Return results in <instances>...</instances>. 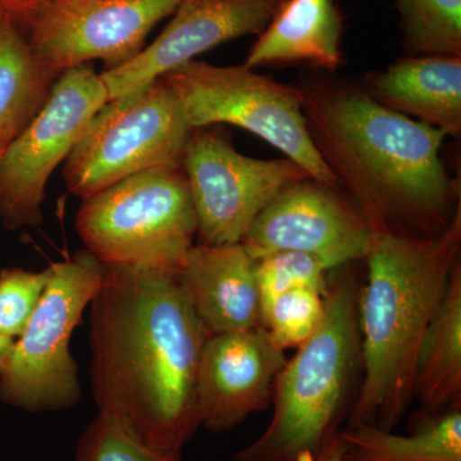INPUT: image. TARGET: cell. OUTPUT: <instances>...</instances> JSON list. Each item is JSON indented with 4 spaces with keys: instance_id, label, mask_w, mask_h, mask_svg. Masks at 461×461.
<instances>
[{
    "instance_id": "obj_1",
    "label": "cell",
    "mask_w": 461,
    "mask_h": 461,
    "mask_svg": "<svg viewBox=\"0 0 461 461\" xmlns=\"http://www.w3.org/2000/svg\"><path fill=\"white\" fill-rule=\"evenodd\" d=\"M90 308L98 417L149 450L182 453L200 427L196 375L211 335L178 273L104 266Z\"/></svg>"
},
{
    "instance_id": "obj_2",
    "label": "cell",
    "mask_w": 461,
    "mask_h": 461,
    "mask_svg": "<svg viewBox=\"0 0 461 461\" xmlns=\"http://www.w3.org/2000/svg\"><path fill=\"white\" fill-rule=\"evenodd\" d=\"M300 89L315 149L372 229L430 238L450 226L461 205L441 159L444 132L357 87L312 81Z\"/></svg>"
},
{
    "instance_id": "obj_3",
    "label": "cell",
    "mask_w": 461,
    "mask_h": 461,
    "mask_svg": "<svg viewBox=\"0 0 461 461\" xmlns=\"http://www.w3.org/2000/svg\"><path fill=\"white\" fill-rule=\"evenodd\" d=\"M461 208L437 236L372 229L368 277L359 293L363 378L348 426L393 430L414 400L421 339L460 263Z\"/></svg>"
},
{
    "instance_id": "obj_4",
    "label": "cell",
    "mask_w": 461,
    "mask_h": 461,
    "mask_svg": "<svg viewBox=\"0 0 461 461\" xmlns=\"http://www.w3.org/2000/svg\"><path fill=\"white\" fill-rule=\"evenodd\" d=\"M359 290L341 276L326 294L323 321L286 360L273 388V417L236 461H315L350 414L351 388L362 368Z\"/></svg>"
},
{
    "instance_id": "obj_5",
    "label": "cell",
    "mask_w": 461,
    "mask_h": 461,
    "mask_svg": "<svg viewBox=\"0 0 461 461\" xmlns=\"http://www.w3.org/2000/svg\"><path fill=\"white\" fill-rule=\"evenodd\" d=\"M76 230L104 266L180 273L198 235L184 169H149L84 199Z\"/></svg>"
},
{
    "instance_id": "obj_6",
    "label": "cell",
    "mask_w": 461,
    "mask_h": 461,
    "mask_svg": "<svg viewBox=\"0 0 461 461\" xmlns=\"http://www.w3.org/2000/svg\"><path fill=\"white\" fill-rule=\"evenodd\" d=\"M48 271L41 300L0 369V400L29 412L66 411L80 400L69 342L98 293L104 264L84 249Z\"/></svg>"
},
{
    "instance_id": "obj_7",
    "label": "cell",
    "mask_w": 461,
    "mask_h": 461,
    "mask_svg": "<svg viewBox=\"0 0 461 461\" xmlns=\"http://www.w3.org/2000/svg\"><path fill=\"white\" fill-rule=\"evenodd\" d=\"M193 130L166 78L109 100L67 158V189L84 200L130 176L181 166Z\"/></svg>"
},
{
    "instance_id": "obj_8",
    "label": "cell",
    "mask_w": 461,
    "mask_h": 461,
    "mask_svg": "<svg viewBox=\"0 0 461 461\" xmlns=\"http://www.w3.org/2000/svg\"><path fill=\"white\" fill-rule=\"evenodd\" d=\"M193 129L227 123L254 133L304 168L315 181L339 187L315 149L300 87L242 66L190 60L166 76Z\"/></svg>"
},
{
    "instance_id": "obj_9",
    "label": "cell",
    "mask_w": 461,
    "mask_h": 461,
    "mask_svg": "<svg viewBox=\"0 0 461 461\" xmlns=\"http://www.w3.org/2000/svg\"><path fill=\"white\" fill-rule=\"evenodd\" d=\"M184 0H29L8 14L51 71L103 60L107 69L138 56L145 39Z\"/></svg>"
},
{
    "instance_id": "obj_10",
    "label": "cell",
    "mask_w": 461,
    "mask_h": 461,
    "mask_svg": "<svg viewBox=\"0 0 461 461\" xmlns=\"http://www.w3.org/2000/svg\"><path fill=\"white\" fill-rule=\"evenodd\" d=\"M107 102L102 76L90 66L67 69L57 78L44 107L0 157V215L9 229L42 222L51 173Z\"/></svg>"
},
{
    "instance_id": "obj_11",
    "label": "cell",
    "mask_w": 461,
    "mask_h": 461,
    "mask_svg": "<svg viewBox=\"0 0 461 461\" xmlns=\"http://www.w3.org/2000/svg\"><path fill=\"white\" fill-rule=\"evenodd\" d=\"M181 167L195 209L200 245L239 244L273 199L312 178L288 158L242 156L211 126L193 130Z\"/></svg>"
},
{
    "instance_id": "obj_12",
    "label": "cell",
    "mask_w": 461,
    "mask_h": 461,
    "mask_svg": "<svg viewBox=\"0 0 461 461\" xmlns=\"http://www.w3.org/2000/svg\"><path fill=\"white\" fill-rule=\"evenodd\" d=\"M371 240L366 215L339 187L308 178L273 199L258 214L241 244L254 260L297 251L333 269L366 259Z\"/></svg>"
},
{
    "instance_id": "obj_13",
    "label": "cell",
    "mask_w": 461,
    "mask_h": 461,
    "mask_svg": "<svg viewBox=\"0 0 461 461\" xmlns=\"http://www.w3.org/2000/svg\"><path fill=\"white\" fill-rule=\"evenodd\" d=\"M284 0H184L156 41L100 74L109 100L148 86L224 42L259 35Z\"/></svg>"
},
{
    "instance_id": "obj_14",
    "label": "cell",
    "mask_w": 461,
    "mask_h": 461,
    "mask_svg": "<svg viewBox=\"0 0 461 461\" xmlns=\"http://www.w3.org/2000/svg\"><path fill=\"white\" fill-rule=\"evenodd\" d=\"M285 363V351L263 326L209 336L196 375L200 426L227 432L268 408Z\"/></svg>"
},
{
    "instance_id": "obj_15",
    "label": "cell",
    "mask_w": 461,
    "mask_h": 461,
    "mask_svg": "<svg viewBox=\"0 0 461 461\" xmlns=\"http://www.w3.org/2000/svg\"><path fill=\"white\" fill-rule=\"evenodd\" d=\"M256 268L241 242L191 249L178 277L209 335L262 326Z\"/></svg>"
},
{
    "instance_id": "obj_16",
    "label": "cell",
    "mask_w": 461,
    "mask_h": 461,
    "mask_svg": "<svg viewBox=\"0 0 461 461\" xmlns=\"http://www.w3.org/2000/svg\"><path fill=\"white\" fill-rule=\"evenodd\" d=\"M366 84L364 91L382 107L459 138L461 57L403 58Z\"/></svg>"
},
{
    "instance_id": "obj_17",
    "label": "cell",
    "mask_w": 461,
    "mask_h": 461,
    "mask_svg": "<svg viewBox=\"0 0 461 461\" xmlns=\"http://www.w3.org/2000/svg\"><path fill=\"white\" fill-rule=\"evenodd\" d=\"M342 17L335 0H284L249 51L248 68L306 63L333 72L342 66Z\"/></svg>"
},
{
    "instance_id": "obj_18",
    "label": "cell",
    "mask_w": 461,
    "mask_h": 461,
    "mask_svg": "<svg viewBox=\"0 0 461 461\" xmlns=\"http://www.w3.org/2000/svg\"><path fill=\"white\" fill-rule=\"evenodd\" d=\"M414 400L421 414L461 406V266L455 267L441 304L418 353Z\"/></svg>"
},
{
    "instance_id": "obj_19",
    "label": "cell",
    "mask_w": 461,
    "mask_h": 461,
    "mask_svg": "<svg viewBox=\"0 0 461 461\" xmlns=\"http://www.w3.org/2000/svg\"><path fill=\"white\" fill-rule=\"evenodd\" d=\"M342 461H461V406L421 414L408 435L373 424L339 429Z\"/></svg>"
},
{
    "instance_id": "obj_20",
    "label": "cell",
    "mask_w": 461,
    "mask_h": 461,
    "mask_svg": "<svg viewBox=\"0 0 461 461\" xmlns=\"http://www.w3.org/2000/svg\"><path fill=\"white\" fill-rule=\"evenodd\" d=\"M60 75L32 53L17 23L0 14V150L44 107Z\"/></svg>"
},
{
    "instance_id": "obj_21",
    "label": "cell",
    "mask_w": 461,
    "mask_h": 461,
    "mask_svg": "<svg viewBox=\"0 0 461 461\" xmlns=\"http://www.w3.org/2000/svg\"><path fill=\"white\" fill-rule=\"evenodd\" d=\"M406 50L461 57V0H396Z\"/></svg>"
},
{
    "instance_id": "obj_22",
    "label": "cell",
    "mask_w": 461,
    "mask_h": 461,
    "mask_svg": "<svg viewBox=\"0 0 461 461\" xmlns=\"http://www.w3.org/2000/svg\"><path fill=\"white\" fill-rule=\"evenodd\" d=\"M326 295L311 287L286 291L262 311V326L282 350L299 348L323 321Z\"/></svg>"
},
{
    "instance_id": "obj_23",
    "label": "cell",
    "mask_w": 461,
    "mask_h": 461,
    "mask_svg": "<svg viewBox=\"0 0 461 461\" xmlns=\"http://www.w3.org/2000/svg\"><path fill=\"white\" fill-rule=\"evenodd\" d=\"M329 267L321 259L297 251H280L257 260V285L262 311L286 291L311 287L326 295Z\"/></svg>"
},
{
    "instance_id": "obj_24",
    "label": "cell",
    "mask_w": 461,
    "mask_h": 461,
    "mask_svg": "<svg viewBox=\"0 0 461 461\" xmlns=\"http://www.w3.org/2000/svg\"><path fill=\"white\" fill-rule=\"evenodd\" d=\"M50 271L7 268L0 272V336L20 338L47 286Z\"/></svg>"
},
{
    "instance_id": "obj_25",
    "label": "cell",
    "mask_w": 461,
    "mask_h": 461,
    "mask_svg": "<svg viewBox=\"0 0 461 461\" xmlns=\"http://www.w3.org/2000/svg\"><path fill=\"white\" fill-rule=\"evenodd\" d=\"M74 461H184L182 453L162 454L136 444L100 417L84 430Z\"/></svg>"
},
{
    "instance_id": "obj_26",
    "label": "cell",
    "mask_w": 461,
    "mask_h": 461,
    "mask_svg": "<svg viewBox=\"0 0 461 461\" xmlns=\"http://www.w3.org/2000/svg\"><path fill=\"white\" fill-rule=\"evenodd\" d=\"M345 445L339 435H335L327 442L326 446L321 448L320 455H318L315 461H342V455H344Z\"/></svg>"
},
{
    "instance_id": "obj_27",
    "label": "cell",
    "mask_w": 461,
    "mask_h": 461,
    "mask_svg": "<svg viewBox=\"0 0 461 461\" xmlns=\"http://www.w3.org/2000/svg\"><path fill=\"white\" fill-rule=\"evenodd\" d=\"M14 339L3 338L0 336V369L5 366V359H7L9 351H11L12 346H14Z\"/></svg>"
},
{
    "instance_id": "obj_28",
    "label": "cell",
    "mask_w": 461,
    "mask_h": 461,
    "mask_svg": "<svg viewBox=\"0 0 461 461\" xmlns=\"http://www.w3.org/2000/svg\"><path fill=\"white\" fill-rule=\"evenodd\" d=\"M29 2V0H11L12 5H14V7H16L18 5H23V3Z\"/></svg>"
},
{
    "instance_id": "obj_29",
    "label": "cell",
    "mask_w": 461,
    "mask_h": 461,
    "mask_svg": "<svg viewBox=\"0 0 461 461\" xmlns=\"http://www.w3.org/2000/svg\"><path fill=\"white\" fill-rule=\"evenodd\" d=\"M3 150H0V157H2Z\"/></svg>"
}]
</instances>
